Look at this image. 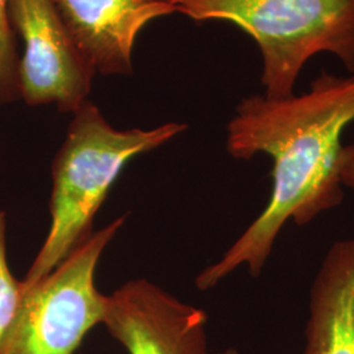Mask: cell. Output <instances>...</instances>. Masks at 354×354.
<instances>
[{"instance_id": "6da1fadb", "label": "cell", "mask_w": 354, "mask_h": 354, "mask_svg": "<svg viewBox=\"0 0 354 354\" xmlns=\"http://www.w3.org/2000/svg\"><path fill=\"white\" fill-rule=\"evenodd\" d=\"M353 121L354 76L327 71L299 96L274 100L254 95L238 105L227 125L228 153L239 160L269 155L273 187L261 214L197 276L200 290L214 288L241 266L259 277L289 221L306 226L342 205V137Z\"/></svg>"}, {"instance_id": "7a4b0ae2", "label": "cell", "mask_w": 354, "mask_h": 354, "mask_svg": "<svg viewBox=\"0 0 354 354\" xmlns=\"http://www.w3.org/2000/svg\"><path fill=\"white\" fill-rule=\"evenodd\" d=\"M187 129L169 122L155 129L117 130L89 100L73 113L62 147L53 163L51 226L21 281L29 288L49 276L92 235V222L124 167Z\"/></svg>"}, {"instance_id": "3957f363", "label": "cell", "mask_w": 354, "mask_h": 354, "mask_svg": "<svg viewBox=\"0 0 354 354\" xmlns=\"http://www.w3.org/2000/svg\"><path fill=\"white\" fill-rule=\"evenodd\" d=\"M196 23L226 21L253 38L268 99H286L314 55L329 53L354 74V0H167Z\"/></svg>"}, {"instance_id": "277c9868", "label": "cell", "mask_w": 354, "mask_h": 354, "mask_svg": "<svg viewBox=\"0 0 354 354\" xmlns=\"http://www.w3.org/2000/svg\"><path fill=\"white\" fill-rule=\"evenodd\" d=\"M124 221L121 216L92 234L45 279L21 286L0 354H73L89 330L102 324L108 297L96 289L95 270Z\"/></svg>"}, {"instance_id": "5b68a950", "label": "cell", "mask_w": 354, "mask_h": 354, "mask_svg": "<svg viewBox=\"0 0 354 354\" xmlns=\"http://www.w3.org/2000/svg\"><path fill=\"white\" fill-rule=\"evenodd\" d=\"M8 16L24 42L19 64L21 100L29 106L54 104L62 113H74L88 100L96 71L53 0H8Z\"/></svg>"}, {"instance_id": "8992f818", "label": "cell", "mask_w": 354, "mask_h": 354, "mask_svg": "<svg viewBox=\"0 0 354 354\" xmlns=\"http://www.w3.org/2000/svg\"><path fill=\"white\" fill-rule=\"evenodd\" d=\"M102 324L129 354H209L206 313L146 279L108 297Z\"/></svg>"}, {"instance_id": "52a82bcc", "label": "cell", "mask_w": 354, "mask_h": 354, "mask_svg": "<svg viewBox=\"0 0 354 354\" xmlns=\"http://www.w3.org/2000/svg\"><path fill=\"white\" fill-rule=\"evenodd\" d=\"M55 10L96 74H133L140 30L175 13L167 0H53Z\"/></svg>"}, {"instance_id": "ba28073f", "label": "cell", "mask_w": 354, "mask_h": 354, "mask_svg": "<svg viewBox=\"0 0 354 354\" xmlns=\"http://www.w3.org/2000/svg\"><path fill=\"white\" fill-rule=\"evenodd\" d=\"M302 354H354V239L335 241L319 266Z\"/></svg>"}, {"instance_id": "9c48e42d", "label": "cell", "mask_w": 354, "mask_h": 354, "mask_svg": "<svg viewBox=\"0 0 354 354\" xmlns=\"http://www.w3.org/2000/svg\"><path fill=\"white\" fill-rule=\"evenodd\" d=\"M16 39L10 16L8 0H0V104L21 100Z\"/></svg>"}, {"instance_id": "30bf717a", "label": "cell", "mask_w": 354, "mask_h": 354, "mask_svg": "<svg viewBox=\"0 0 354 354\" xmlns=\"http://www.w3.org/2000/svg\"><path fill=\"white\" fill-rule=\"evenodd\" d=\"M21 301V282L12 276L7 257V221L0 212V346L12 326Z\"/></svg>"}, {"instance_id": "8fae6325", "label": "cell", "mask_w": 354, "mask_h": 354, "mask_svg": "<svg viewBox=\"0 0 354 354\" xmlns=\"http://www.w3.org/2000/svg\"><path fill=\"white\" fill-rule=\"evenodd\" d=\"M340 177L344 188L354 190V140L342 147Z\"/></svg>"}]
</instances>
